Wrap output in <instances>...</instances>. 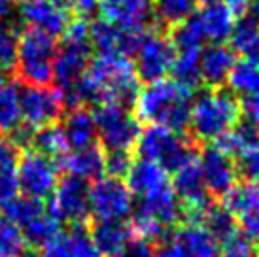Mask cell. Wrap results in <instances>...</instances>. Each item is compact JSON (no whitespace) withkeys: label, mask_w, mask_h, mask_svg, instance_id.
Masks as SVG:
<instances>
[{"label":"cell","mask_w":259,"mask_h":257,"mask_svg":"<svg viewBox=\"0 0 259 257\" xmlns=\"http://www.w3.org/2000/svg\"><path fill=\"white\" fill-rule=\"evenodd\" d=\"M19 191L32 199H46L59 184V166L32 150H25L17 161Z\"/></svg>","instance_id":"cell-9"},{"label":"cell","mask_w":259,"mask_h":257,"mask_svg":"<svg viewBox=\"0 0 259 257\" xmlns=\"http://www.w3.org/2000/svg\"><path fill=\"white\" fill-rule=\"evenodd\" d=\"M21 231H23L25 242H29L30 248L44 250V248H48V246L61 235L63 223L59 222L55 216L50 214V212L46 210L40 218H36L34 222H30L29 225H25Z\"/></svg>","instance_id":"cell-32"},{"label":"cell","mask_w":259,"mask_h":257,"mask_svg":"<svg viewBox=\"0 0 259 257\" xmlns=\"http://www.w3.org/2000/svg\"><path fill=\"white\" fill-rule=\"evenodd\" d=\"M19 195L17 164H0V208L10 204Z\"/></svg>","instance_id":"cell-40"},{"label":"cell","mask_w":259,"mask_h":257,"mask_svg":"<svg viewBox=\"0 0 259 257\" xmlns=\"http://www.w3.org/2000/svg\"><path fill=\"white\" fill-rule=\"evenodd\" d=\"M14 8V0H0V19H6L12 14Z\"/></svg>","instance_id":"cell-49"},{"label":"cell","mask_w":259,"mask_h":257,"mask_svg":"<svg viewBox=\"0 0 259 257\" xmlns=\"http://www.w3.org/2000/svg\"><path fill=\"white\" fill-rule=\"evenodd\" d=\"M135 57H137L135 70L138 79L153 83L159 79H165L166 74H170L176 51L168 36L161 32H146Z\"/></svg>","instance_id":"cell-8"},{"label":"cell","mask_w":259,"mask_h":257,"mask_svg":"<svg viewBox=\"0 0 259 257\" xmlns=\"http://www.w3.org/2000/svg\"><path fill=\"white\" fill-rule=\"evenodd\" d=\"M155 257H187V253L176 240H165L155 250Z\"/></svg>","instance_id":"cell-46"},{"label":"cell","mask_w":259,"mask_h":257,"mask_svg":"<svg viewBox=\"0 0 259 257\" xmlns=\"http://www.w3.org/2000/svg\"><path fill=\"white\" fill-rule=\"evenodd\" d=\"M133 163H135V159L131 155V151H106L104 172L108 174L110 178L123 180L127 178Z\"/></svg>","instance_id":"cell-42"},{"label":"cell","mask_w":259,"mask_h":257,"mask_svg":"<svg viewBox=\"0 0 259 257\" xmlns=\"http://www.w3.org/2000/svg\"><path fill=\"white\" fill-rule=\"evenodd\" d=\"M97 250L102 257H112L131 240V229L123 222H95L89 229Z\"/></svg>","instance_id":"cell-26"},{"label":"cell","mask_w":259,"mask_h":257,"mask_svg":"<svg viewBox=\"0 0 259 257\" xmlns=\"http://www.w3.org/2000/svg\"><path fill=\"white\" fill-rule=\"evenodd\" d=\"M57 53L55 38L42 30L27 29L19 34L15 70L27 85H50L53 81V61Z\"/></svg>","instance_id":"cell-4"},{"label":"cell","mask_w":259,"mask_h":257,"mask_svg":"<svg viewBox=\"0 0 259 257\" xmlns=\"http://www.w3.org/2000/svg\"><path fill=\"white\" fill-rule=\"evenodd\" d=\"M222 2L235 15H246L250 10V4H252V0H222Z\"/></svg>","instance_id":"cell-47"},{"label":"cell","mask_w":259,"mask_h":257,"mask_svg":"<svg viewBox=\"0 0 259 257\" xmlns=\"http://www.w3.org/2000/svg\"><path fill=\"white\" fill-rule=\"evenodd\" d=\"M61 127H63L68 148H72V150H81V148L95 144L97 125L93 119V112H89L87 108L81 106L70 110Z\"/></svg>","instance_id":"cell-24"},{"label":"cell","mask_w":259,"mask_h":257,"mask_svg":"<svg viewBox=\"0 0 259 257\" xmlns=\"http://www.w3.org/2000/svg\"><path fill=\"white\" fill-rule=\"evenodd\" d=\"M253 257H259V250H257V251H255V253H253Z\"/></svg>","instance_id":"cell-54"},{"label":"cell","mask_w":259,"mask_h":257,"mask_svg":"<svg viewBox=\"0 0 259 257\" xmlns=\"http://www.w3.org/2000/svg\"><path fill=\"white\" fill-rule=\"evenodd\" d=\"M27 150H32L40 153V155H44V157L53 159V161L57 159L59 161L63 155L68 153V144H66L63 127L59 123H53V125L34 128Z\"/></svg>","instance_id":"cell-27"},{"label":"cell","mask_w":259,"mask_h":257,"mask_svg":"<svg viewBox=\"0 0 259 257\" xmlns=\"http://www.w3.org/2000/svg\"><path fill=\"white\" fill-rule=\"evenodd\" d=\"M174 240L184 248L187 257H216L220 253V244L202 223L186 222L176 231Z\"/></svg>","instance_id":"cell-25"},{"label":"cell","mask_w":259,"mask_h":257,"mask_svg":"<svg viewBox=\"0 0 259 257\" xmlns=\"http://www.w3.org/2000/svg\"><path fill=\"white\" fill-rule=\"evenodd\" d=\"M259 142V131L253 128L248 123H237L231 128L229 133H225L222 138L216 140L218 150H222L223 153H227L229 157H237L240 151L248 150L250 146Z\"/></svg>","instance_id":"cell-34"},{"label":"cell","mask_w":259,"mask_h":257,"mask_svg":"<svg viewBox=\"0 0 259 257\" xmlns=\"http://www.w3.org/2000/svg\"><path fill=\"white\" fill-rule=\"evenodd\" d=\"M17 257H46V255H44V251L38 250V248H25Z\"/></svg>","instance_id":"cell-50"},{"label":"cell","mask_w":259,"mask_h":257,"mask_svg":"<svg viewBox=\"0 0 259 257\" xmlns=\"http://www.w3.org/2000/svg\"><path fill=\"white\" fill-rule=\"evenodd\" d=\"M89 57H91L89 42L63 40L61 48H57L55 61H53V79L59 83L61 91H68L78 85L91 63Z\"/></svg>","instance_id":"cell-14"},{"label":"cell","mask_w":259,"mask_h":257,"mask_svg":"<svg viewBox=\"0 0 259 257\" xmlns=\"http://www.w3.org/2000/svg\"><path fill=\"white\" fill-rule=\"evenodd\" d=\"M201 223L206 227L210 235L214 236L218 240L220 246H225V244L233 242L235 238H238V223H237V218L231 214L229 210H225V208L220 204H210L206 208V212L202 216Z\"/></svg>","instance_id":"cell-30"},{"label":"cell","mask_w":259,"mask_h":257,"mask_svg":"<svg viewBox=\"0 0 259 257\" xmlns=\"http://www.w3.org/2000/svg\"><path fill=\"white\" fill-rule=\"evenodd\" d=\"M97 136L106 151H131L140 136V121L119 104H99L93 112Z\"/></svg>","instance_id":"cell-6"},{"label":"cell","mask_w":259,"mask_h":257,"mask_svg":"<svg viewBox=\"0 0 259 257\" xmlns=\"http://www.w3.org/2000/svg\"><path fill=\"white\" fill-rule=\"evenodd\" d=\"M195 17L201 25L204 38L212 44L227 42L237 25V15L233 14L222 0L202 6V10Z\"/></svg>","instance_id":"cell-22"},{"label":"cell","mask_w":259,"mask_h":257,"mask_svg":"<svg viewBox=\"0 0 259 257\" xmlns=\"http://www.w3.org/2000/svg\"><path fill=\"white\" fill-rule=\"evenodd\" d=\"M237 63L235 53L225 44H210L201 51V78L202 83L210 89H218L229 78L233 66Z\"/></svg>","instance_id":"cell-20"},{"label":"cell","mask_w":259,"mask_h":257,"mask_svg":"<svg viewBox=\"0 0 259 257\" xmlns=\"http://www.w3.org/2000/svg\"><path fill=\"white\" fill-rule=\"evenodd\" d=\"M0 83H4V70L0 68Z\"/></svg>","instance_id":"cell-53"},{"label":"cell","mask_w":259,"mask_h":257,"mask_svg":"<svg viewBox=\"0 0 259 257\" xmlns=\"http://www.w3.org/2000/svg\"><path fill=\"white\" fill-rule=\"evenodd\" d=\"M51 202L48 212L53 214L61 223L83 225L89 210V186L74 176H66L57 184L51 193Z\"/></svg>","instance_id":"cell-12"},{"label":"cell","mask_w":259,"mask_h":257,"mask_svg":"<svg viewBox=\"0 0 259 257\" xmlns=\"http://www.w3.org/2000/svg\"><path fill=\"white\" fill-rule=\"evenodd\" d=\"M135 148L138 157L161 164L166 172H174L195 155L193 144L184 136V133H176L159 125H150L142 131Z\"/></svg>","instance_id":"cell-5"},{"label":"cell","mask_w":259,"mask_h":257,"mask_svg":"<svg viewBox=\"0 0 259 257\" xmlns=\"http://www.w3.org/2000/svg\"><path fill=\"white\" fill-rule=\"evenodd\" d=\"M65 110L63 91L50 85H27L21 91V114L27 127L40 128L59 121Z\"/></svg>","instance_id":"cell-11"},{"label":"cell","mask_w":259,"mask_h":257,"mask_svg":"<svg viewBox=\"0 0 259 257\" xmlns=\"http://www.w3.org/2000/svg\"><path fill=\"white\" fill-rule=\"evenodd\" d=\"M23 125L21 114V91L15 83H0V133L14 135Z\"/></svg>","instance_id":"cell-29"},{"label":"cell","mask_w":259,"mask_h":257,"mask_svg":"<svg viewBox=\"0 0 259 257\" xmlns=\"http://www.w3.org/2000/svg\"><path fill=\"white\" fill-rule=\"evenodd\" d=\"M135 212L155 220L161 225H165L166 229H172L184 218V206L180 204L178 197L174 195L172 187L163 193H157L153 197H148V199H140V204Z\"/></svg>","instance_id":"cell-23"},{"label":"cell","mask_w":259,"mask_h":257,"mask_svg":"<svg viewBox=\"0 0 259 257\" xmlns=\"http://www.w3.org/2000/svg\"><path fill=\"white\" fill-rule=\"evenodd\" d=\"M238 106H240V115L244 117V123L259 131V95L238 99Z\"/></svg>","instance_id":"cell-44"},{"label":"cell","mask_w":259,"mask_h":257,"mask_svg":"<svg viewBox=\"0 0 259 257\" xmlns=\"http://www.w3.org/2000/svg\"><path fill=\"white\" fill-rule=\"evenodd\" d=\"M127 187L133 193V197L137 195L138 199H148L170 189L172 186H170L168 172L161 164L148 159H138L133 163L127 174Z\"/></svg>","instance_id":"cell-17"},{"label":"cell","mask_w":259,"mask_h":257,"mask_svg":"<svg viewBox=\"0 0 259 257\" xmlns=\"http://www.w3.org/2000/svg\"><path fill=\"white\" fill-rule=\"evenodd\" d=\"M197 157H199L202 178H204V184H206L210 195L223 197L237 184V164H235L233 157L223 153L222 150H218L216 146L204 148L201 151V155H197Z\"/></svg>","instance_id":"cell-15"},{"label":"cell","mask_w":259,"mask_h":257,"mask_svg":"<svg viewBox=\"0 0 259 257\" xmlns=\"http://www.w3.org/2000/svg\"><path fill=\"white\" fill-rule=\"evenodd\" d=\"M170 42H172L176 53H201L206 38L202 34L201 25H199L195 15L178 27H174Z\"/></svg>","instance_id":"cell-35"},{"label":"cell","mask_w":259,"mask_h":257,"mask_svg":"<svg viewBox=\"0 0 259 257\" xmlns=\"http://www.w3.org/2000/svg\"><path fill=\"white\" fill-rule=\"evenodd\" d=\"M97 6H99V0H74V10H78V14L81 17L93 14Z\"/></svg>","instance_id":"cell-48"},{"label":"cell","mask_w":259,"mask_h":257,"mask_svg":"<svg viewBox=\"0 0 259 257\" xmlns=\"http://www.w3.org/2000/svg\"><path fill=\"white\" fill-rule=\"evenodd\" d=\"M89 210L97 222H123L135 210L133 193L123 180L102 176L89 187Z\"/></svg>","instance_id":"cell-7"},{"label":"cell","mask_w":259,"mask_h":257,"mask_svg":"<svg viewBox=\"0 0 259 257\" xmlns=\"http://www.w3.org/2000/svg\"><path fill=\"white\" fill-rule=\"evenodd\" d=\"M50 4H53V6L61 8V10H70V8H74V0H48Z\"/></svg>","instance_id":"cell-51"},{"label":"cell","mask_w":259,"mask_h":257,"mask_svg":"<svg viewBox=\"0 0 259 257\" xmlns=\"http://www.w3.org/2000/svg\"><path fill=\"white\" fill-rule=\"evenodd\" d=\"M193 93L172 79H159L140 89L133 102L135 117L150 125L184 133L189 127Z\"/></svg>","instance_id":"cell-2"},{"label":"cell","mask_w":259,"mask_h":257,"mask_svg":"<svg viewBox=\"0 0 259 257\" xmlns=\"http://www.w3.org/2000/svg\"><path fill=\"white\" fill-rule=\"evenodd\" d=\"M104 159L106 153L101 146H87L81 150H72L59 159V166L68 172V176L81 182H97L104 176Z\"/></svg>","instance_id":"cell-19"},{"label":"cell","mask_w":259,"mask_h":257,"mask_svg":"<svg viewBox=\"0 0 259 257\" xmlns=\"http://www.w3.org/2000/svg\"><path fill=\"white\" fill-rule=\"evenodd\" d=\"M17 50H19V34L17 30L0 21V68L12 70L17 64Z\"/></svg>","instance_id":"cell-39"},{"label":"cell","mask_w":259,"mask_h":257,"mask_svg":"<svg viewBox=\"0 0 259 257\" xmlns=\"http://www.w3.org/2000/svg\"><path fill=\"white\" fill-rule=\"evenodd\" d=\"M153 15L166 27H178L193 17V0H151Z\"/></svg>","instance_id":"cell-36"},{"label":"cell","mask_w":259,"mask_h":257,"mask_svg":"<svg viewBox=\"0 0 259 257\" xmlns=\"http://www.w3.org/2000/svg\"><path fill=\"white\" fill-rule=\"evenodd\" d=\"M216 257H253V251L250 242H246L244 238H235L233 242L225 244Z\"/></svg>","instance_id":"cell-45"},{"label":"cell","mask_w":259,"mask_h":257,"mask_svg":"<svg viewBox=\"0 0 259 257\" xmlns=\"http://www.w3.org/2000/svg\"><path fill=\"white\" fill-rule=\"evenodd\" d=\"M229 42L233 53L259 63V23L253 21L252 17L244 15L240 21H237Z\"/></svg>","instance_id":"cell-28"},{"label":"cell","mask_w":259,"mask_h":257,"mask_svg":"<svg viewBox=\"0 0 259 257\" xmlns=\"http://www.w3.org/2000/svg\"><path fill=\"white\" fill-rule=\"evenodd\" d=\"M97 10L104 21L140 32H144L146 25L153 17L151 0H99Z\"/></svg>","instance_id":"cell-16"},{"label":"cell","mask_w":259,"mask_h":257,"mask_svg":"<svg viewBox=\"0 0 259 257\" xmlns=\"http://www.w3.org/2000/svg\"><path fill=\"white\" fill-rule=\"evenodd\" d=\"M195 4H202V6H206V4H212V2H218V0H193Z\"/></svg>","instance_id":"cell-52"},{"label":"cell","mask_w":259,"mask_h":257,"mask_svg":"<svg viewBox=\"0 0 259 257\" xmlns=\"http://www.w3.org/2000/svg\"><path fill=\"white\" fill-rule=\"evenodd\" d=\"M238 99L229 89H206L191 102L189 127L201 140L222 138L238 123Z\"/></svg>","instance_id":"cell-3"},{"label":"cell","mask_w":259,"mask_h":257,"mask_svg":"<svg viewBox=\"0 0 259 257\" xmlns=\"http://www.w3.org/2000/svg\"><path fill=\"white\" fill-rule=\"evenodd\" d=\"M222 206L237 218L238 233L246 242L259 244V182L235 184L223 195Z\"/></svg>","instance_id":"cell-10"},{"label":"cell","mask_w":259,"mask_h":257,"mask_svg":"<svg viewBox=\"0 0 259 257\" xmlns=\"http://www.w3.org/2000/svg\"><path fill=\"white\" fill-rule=\"evenodd\" d=\"M229 91L235 97L246 99V97H257L259 95V63L240 59L235 63L227 78Z\"/></svg>","instance_id":"cell-31"},{"label":"cell","mask_w":259,"mask_h":257,"mask_svg":"<svg viewBox=\"0 0 259 257\" xmlns=\"http://www.w3.org/2000/svg\"><path fill=\"white\" fill-rule=\"evenodd\" d=\"M237 172L246 182H259V142L237 155Z\"/></svg>","instance_id":"cell-41"},{"label":"cell","mask_w":259,"mask_h":257,"mask_svg":"<svg viewBox=\"0 0 259 257\" xmlns=\"http://www.w3.org/2000/svg\"><path fill=\"white\" fill-rule=\"evenodd\" d=\"M199 59H201V53H176L172 68H170L172 81L189 89L191 93L202 85Z\"/></svg>","instance_id":"cell-33"},{"label":"cell","mask_w":259,"mask_h":257,"mask_svg":"<svg viewBox=\"0 0 259 257\" xmlns=\"http://www.w3.org/2000/svg\"><path fill=\"white\" fill-rule=\"evenodd\" d=\"M44 212H46V206L42 204V200L27 197V195H17L10 204L4 206V216L21 229L40 218Z\"/></svg>","instance_id":"cell-37"},{"label":"cell","mask_w":259,"mask_h":257,"mask_svg":"<svg viewBox=\"0 0 259 257\" xmlns=\"http://www.w3.org/2000/svg\"><path fill=\"white\" fill-rule=\"evenodd\" d=\"M46 257H102L97 250L89 229L83 225H70L68 231H61V235L53 242L44 248Z\"/></svg>","instance_id":"cell-21"},{"label":"cell","mask_w":259,"mask_h":257,"mask_svg":"<svg viewBox=\"0 0 259 257\" xmlns=\"http://www.w3.org/2000/svg\"><path fill=\"white\" fill-rule=\"evenodd\" d=\"M112 257H155V250H153V244L140 240V238H131L129 242Z\"/></svg>","instance_id":"cell-43"},{"label":"cell","mask_w":259,"mask_h":257,"mask_svg":"<svg viewBox=\"0 0 259 257\" xmlns=\"http://www.w3.org/2000/svg\"><path fill=\"white\" fill-rule=\"evenodd\" d=\"M138 76L135 63L123 55H97L91 59L83 78L68 91H63L65 108H81L83 104H119L131 106L137 99Z\"/></svg>","instance_id":"cell-1"},{"label":"cell","mask_w":259,"mask_h":257,"mask_svg":"<svg viewBox=\"0 0 259 257\" xmlns=\"http://www.w3.org/2000/svg\"><path fill=\"white\" fill-rule=\"evenodd\" d=\"M146 30H129L117 25L99 19L89 25V44L91 50H97L99 55H135L138 46L144 38Z\"/></svg>","instance_id":"cell-13"},{"label":"cell","mask_w":259,"mask_h":257,"mask_svg":"<svg viewBox=\"0 0 259 257\" xmlns=\"http://www.w3.org/2000/svg\"><path fill=\"white\" fill-rule=\"evenodd\" d=\"M25 250L21 227L12 223L6 216H0V257H17Z\"/></svg>","instance_id":"cell-38"},{"label":"cell","mask_w":259,"mask_h":257,"mask_svg":"<svg viewBox=\"0 0 259 257\" xmlns=\"http://www.w3.org/2000/svg\"><path fill=\"white\" fill-rule=\"evenodd\" d=\"M21 19L29 25V29L42 30L50 36L65 34L70 23L65 10L53 6L48 0H23Z\"/></svg>","instance_id":"cell-18"}]
</instances>
